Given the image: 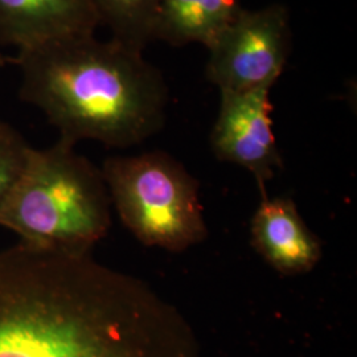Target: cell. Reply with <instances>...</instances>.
I'll return each instance as SVG.
<instances>
[{"label":"cell","mask_w":357,"mask_h":357,"mask_svg":"<svg viewBox=\"0 0 357 357\" xmlns=\"http://www.w3.org/2000/svg\"><path fill=\"white\" fill-rule=\"evenodd\" d=\"M100 24L115 38L143 52L151 41V26L160 0H90Z\"/></svg>","instance_id":"30bf717a"},{"label":"cell","mask_w":357,"mask_h":357,"mask_svg":"<svg viewBox=\"0 0 357 357\" xmlns=\"http://www.w3.org/2000/svg\"><path fill=\"white\" fill-rule=\"evenodd\" d=\"M241 11L240 0H160L151 41L174 47L199 43L209 48Z\"/></svg>","instance_id":"9c48e42d"},{"label":"cell","mask_w":357,"mask_h":357,"mask_svg":"<svg viewBox=\"0 0 357 357\" xmlns=\"http://www.w3.org/2000/svg\"><path fill=\"white\" fill-rule=\"evenodd\" d=\"M20 97L41 110L60 139L128 149L166 123L168 88L141 51L94 33L17 52Z\"/></svg>","instance_id":"7a4b0ae2"},{"label":"cell","mask_w":357,"mask_h":357,"mask_svg":"<svg viewBox=\"0 0 357 357\" xmlns=\"http://www.w3.org/2000/svg\"><path fill=\"white\" fill-rule=\"evenodd\" d=\"M7 61H8V59L6 56H3V53L0 52V66L7 64Z\"/></svg>","instance_id":"7c38bea8"},{"label":"cell","mask_w":357,"mask_h":357,"mask_svg":"<svg viewBox=\"0 0 357 357\" xmlns=\"http://www.w3.org/2000/svg\"><path fill=\"white\" fill-rule=\"evenodd\" d=\"M290 13L282 4L245 10L208 48L206 78L221 93L271 89L289 61Z\"/></svg>","instance_id":"5b68a950"},{"label":"cell","mask_w":357,"mask_h":357,"mask_svg":"<svg viewBox=\"0 0 357 357\" xmlns=\"http://www.w3.org/2000/svg\"><path fill=\"white\" fill-rule=\"evenodd\" d=\"M270 89L221 93V105L211 134L212 151L221 162L252 172L261 199L266 185L283 167L273 132Z\"/></svg>","instance_id":"8992f818"},{"label":"cell","mask_w":357,"mask_h":357,"mask_svg":"<svg viewBox=\"0 0 357 357\" xmlns=\"http://www.w3.org/2000/svg\"><path fill=\"white\" fill-rule=\"evenodd\" d=\"M250 234L257 253L282 275L306 274L321 258L319 238L308 229L291 199H261Z\"/></svg>","instance_id":"ba28073f"},{"label":"cell","mask_w":357,"mask_h":357,"mask_svg":"<svg viewBox=\"0 0 357 357\" xmlns=\"http://www.w3.org/2000/svg\"><path fill=\"white\" fill-rule=\"evenodd\" d=\"M98 26L90 0H0V44L17 52L94 33Z\"/></svg>","instance_id":"52a82bcc"},{"label":"cell","mask_w":357,"mask_h":357,"mask_svg":"<svg viewBox=\"0 0 357 357\" xmlns=\"http://www.w3.org/2000/svg\"><path fill=\"white\" fill-rule=\"evenodd\" d=\"M101 172L122 224L144 246L180 253L208 237L199 181L169 153L110 156Z\"/></svg>","instance_id":"277c9868"},{"label":"cell","mask_w":357,"mask_h":357,"mask_svg":"<svg viewBox=\"0 0 357 357\" xmlns=\"http://www.w3.org/2000/svg\"><path fill=\"white\" fill-rule=\"evenodd\" d=\"M0 357H200L176 307L91 255L0 252Z\"/></svg>","instance_id":"6da1fadb"},{"label":"cell","mask_w":357,"mask_h":357,"mask_svg":"<svg viewBox=\"0 0 357 357\" xmlns=\"http://www.w3.org/2000/svg\"><path fill=\"white\" fill-rule=\"evenodd\" d=\"M59 139L32 149L0 211V225L20 243L52 253L91 255L112 227V200L101 168Z\"/></svg>","instance_id":"3957f363"},{"label":"cell","mask_w":357,"mask_h":357,"mask_svg":"<svg viewBox=\"0 0 357 357\" xmlns=\"http://www.w3.org/2000/svg\"><path fill=\"white\" fill-rule=\"evenodd\" d=\"M31 150L13 126L0 121V211L22 176Z\"/></svg>","instance_id":"8fae6325"}]
</instances>
